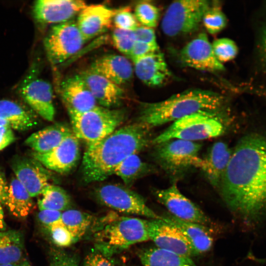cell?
<instances>
[{
  "instance_id": "7a4b0ae2",
  "label": "cell",
  "mask_w": 266,
  "mask_h": 266,
  "mask_svg": "<svg viewBox=\"0 0 266 266\" xmlns=\"http://www.w3.org/2000/svg\"><path fill=\"white\" fill-rule=\"evenodd\" d=\"M150 129L136 122L117 129L102 139L87 145L81 166L84 182L106 179L125 159L146 148L152 140Z\"/></svg>"
},
{
  "instance_id": "f546056e",
  "label": "cell",
  "mask_w": 266,
  "mask_h": 266,
  "mask_svg": "<svg viewBox=\"0 0 266 266\" xmlns=\"http://www.w3.org/2000/svg\"><path fill=\"white\" fill-rule=\"evenodd\" d=\"M41 195L42 198L37 201L40 210L65 211L68 210L71 205L69 196L60 186L49 184L44 188Z\"/></svg>"
},
{
  "instance_id": "f6af8a7d",
  "label": "cell",
  "mask_w": 266,
  "mask_h": 266,
  "mask_svg": "<svg viewBox=\"0 0 266 266\" xmlns=\"http://www.w3.org/2000/svg\"><path fill=\"white\" fill-rule=\"evenodd\" d=\"M15 140L12 129L9 126L0 127V151Z\"/></svg>"
},
{
  "instance_id": "d4e9b609",
  "label": "cell",
  "mask_w": 266,
  "mask_h": 266,
  "mask_svg": "<svg viewBox=\"0 0 266 266\" xmlns=\"http://www.w3.org/2000/svg\"><path fill=\"white\" fill-rule=\"evenodd\" d=\"M0 118L19 131L29 130L37 123L36 114L30 107L6 99L0 100Z\"/></svg>"
},
{
  "instance_id": "d6986e66",
  "label": "cell",
  "mask_w": 266,
  "mask_h": 266,
  "mask_svg": "<svg viewBox=\"0 0 266 266\" xmlns=\"http://www.w3.org/2000/svg\"><path fill=\"white\" fill-rule=\"evenodd\" d=\"M60 90L61 97L67 110L84 112L98 105L80 74L64 79L61 84Z\"/></svg>"
},
{
  "instance_id": "2e32d148",
  "label": "cell",
  "mask_w": 266,
  "mask_h": 266,
  "mask_svg": "<svg viewBox=\"0 0 266 266\" xmlns=\"http://www.w3.org/2000/svg\"><path fill=\"white\" fill-rule=\"evenodd\" d=\"M87 5L81 0H38L33 5V13L41 24L57 25L71 20Z\"/></svg>"
},
{
  "instance_id": "1f68e13d",
  "label": "cell",
  "mask_w": 266,
  "mask_h": 266,
  "mask_svg": "<svg viewBox=\"0 0 266 266\" xmlns=\"http://www.w3.org/2000/svg\"><path fill=\"white\" fill-rule=\"evenodd\" d=\"M62 220L75 242L86 233L92 222L93 217L79 210L68 209L62 212Z\"/></svg>"
},
{
  "instance_id": "484cf974",
  "label": "cell",
  "mask_w": 266,
  "mask_h": 266,
  "mask_svg": "<svg viewBox=\"0 0 266 266\" xmlns=\"http://www.w3.org/2000/svg\"><path fill=\"white\" fill-rule=\"evenodd\" d=\"M162 219L180 229L190 242L197 254L205 252L211 248L213 238L207 226L184 221L171 214L162 216Z\"/></svg>"
},
{
  "instance_id": "5b68a950",
  "label": "cell",
  "mask_w": 266,
  "mask_h": 266,
  "mask_svg": "<svg viewBox=\"0 0 266 266\" xmlns=\"http://www.w3.org/2000/svg\"><path fill=\"white\" fill-rule=\"evenodd\" d=\"M147 221L121 217L110 221L96 233L97 248L104 256H110L149 240Z\"/></svg>"
},
{
  "instance_id": "b9f144b4",
  "label": "cell",
  "mask_w": 266,
  "mask_h": 266,
  "mask_svg": "<svg viewBox=\"0 0 266 266\" xmlns=\"http://www.w3.org/2000/svg\"><path fill=\"white\" fill-rule=\"evenodd\" d=\"M257 53L260 64L266 71V20L261 27L257 41Z\"/></svg>"
},
{
  "instance_id": "e0dca14e",
  "label": "cell",
  "mask_w": 266,
  "mask_h": 266,
  "mask_svg": "<svg viewBox=\"0 0 266 266\" xmlns=\"http://www.w3.org/2000/svg\"><path fill=\"white\" fill-rule=\"evenodd\" d=\"M180 59L184 66L198 70L216 71L225 69L215 56L212 45L204 33H200L182 49Z\"/></svg>"
},
{
  "instance_id": "c3c4849f",
  "label": "cell",
  "mask_w": 266,
  "mask_h": 266,
  "mask_svg": "<svg viewBox=\"0 0 266 266\" xmlns=\"http://www.w3.org/2000/svg\"><path fill=\"white\" fill-rule=\"evenodd\" d=\"M258 95L261 96L266 100V85L261 87L259 89L255 91Z\"/></svg>"
},
{
  "instance_id": "6da1fadb",
  "label": "cell",
  "mask_w": 266,
  "mask_h": 266,
  "mask_svg": "<svg viewBox=\"0 0 266 266\" xmlns=\"http://www.w3.org/2000/svg\"><path fill=\"white\" fill-rule=\"evenodd\" d=\"M219 187L229 209L244 222L255 223L266 214V134L240 138Z\"/></svg>"
},
{
  "instance_id": "e575fe53",
  "label": "cell",
  "mask_w": 266,
  "mask_h": 266,
  "mask_svg": "<svg viewBox=\"0 0 266 266\" xmlns=\"http://www.w3.org/2000/svg\"><path fill=\"white\" fill-rule=\"evenodd\" d=\"M211 45L215 56L221 63L233 59L238 53L235 42L228 38L217 39Z\"/></svg>"
},
{
  "instance_id": "3957f363",
  "label": "cell",
  "mask_w": 266,
  "mask_h": 266,
  "mask_svg": "<svg viewBox=\"0 0 266 266\" xmlns=\"http://www.w3.org/2000/svg\"><path fill=\"white\" fill-rule=\"evenodd\" d=\"M222 95L208 90L191 89L156 102H142L137 122L150 128L201 112H216L224 106Z\"/></svg>"
},
{
  "instance_id": "f35d334b",
  "label": "cell",
  "mask_w": 266,
  "mask_h": 266,
  "mask_svg": "<svg viewBox=\"0 0 266 266\" xmlns=\"http://www.w3.org/2000/svg\"><path fill=\"white\" fill-rule=\"evenodd\" d=\"M50 266H78V261L74 255L55 251L52 255Z\"/></svg>"
},
{
  "instance_id": "60d3db41",
  "label": "cell",
  "mask_w": 266,
  "mask_h": 266,
  "mask_svg": "<svg viewBox=\"0 0 266 266\" xmlns=\"http://www.w3.org/2000/svg\"><path fill=\"white\" fill-rule=\"evenodd\" d=\"M62 212L53 210H40L37 215L39 222L46 228L58 224H63L62 220Z\"/></svg>"
},
{
  "instance_id": "52a82bcc",
  "label": "cell",
  "mask_w": 266,
  "mask_h": 266,
  "mask_svg": "<svg viewBox=\"0 0 266 266\" xmlns=\"http://www.w3.org/2000/svg\"><path fill=\"white\" fill-rule=\"evenodd\" d=\"M210 6L206 0H180L173 1L166 10L161 23L163 33L169 36L195 31Z\"/></svg>"
},
{
  "instance_id": "ffe728a7",
  "label": "cell",
  "mask_w": 266,
  "mask_h": 266,
  "mask_svg": "<svg viewBox=\"0 0 266 266\" xmlns=\"http://www.w3.org/2000/svg\"><path fill=\"white\" fill-rule=\"evenodd\" d=\"M132 60L136 76L148 86H161L171 75L161 51Z\"/></svg>"
},
{
  "instance_id": "277c9868",
  "label": "cell",
  "mask_w": 266,
  "mask_h": 266,
  "mask_svg": "<svg viewBox=\"0 0 266 266\" xmlns=\"http://www.w3.org/2000/svg\"><path fill=\"white\" fill-rule=\"evenodd\" d=\"M67 111L73 134L87 145L111 134L124 122L127 116L125 110L100 105L84 112Z\"/></svg>"
},
{
  "instance_id": "8d00e7d4",
  "label": "cell",
  "mask_w": 266,
  "mask_h": 266,
  "mask_svg": "<svg viewBox=\"0 0 266 266\" xmlns=\"http://www.w3.org/2000/svg\"><path fill=\"white\" fill-rule=\"evenodd\" d=\"M113 23L115 28L133 31L138 26L135 17L128 7L118 9L115 15Z\"/></svg>"
},
{
  "instance_id": "d590c367",
  "label": "cell",
  "mask_w": 266,
  "mask_h": 266,
  "mask_svg": "<svg viewBox=\"0 0 266 266\" xmlns=\"http://www.w3.org/2000/svg\"><path fill=\"white\" fill-rule=\"evenodd\" d=\"M113 45L120 53L129 57L136 41L134 32L115 28L112 33Z\"/></svg>"
},
{
  "instance_id": "5bb4252c",
  "label": "cell",
  "mask_w": 266,
  "mask_h": 266,
  "mask_svg": "<svg viewBox=\"0 0 266 266\" xmlns=\"http://www.w3.org/2000/svg\"><path fill=\"white\" fill-rule=\"evenodd\" d=\"M31 157L49 170L67 173L75 167L80 158L78 139L72 133L50 152L43 154L33 152Z\"/></svg>"
},
{
  "instance_id": "4dcf8cb0",
  "label": "cell",
  "mask_w": 266,
  "mask_h": 266,
  "mask_svg": "<svg viewBox=\"0 0 266 266\" xmlns=\"http://www.w3.org/2000/svg\"><path fill=\"white\" fill-rule=\"evenodd\" d=\"M150 170L149 165L143 162L137 154H133L122 161L116 167L113 174L119 176L126 186H130Z\"/></svg>"
},
{
  "instance_id": "681fc988",
  "label": "cell",
  "mask_w": 266,
  "mask_h": 266,
  "mask_svg": "<svg viewBox=\"0 0 266 266\" xmlns=\"http://www.w3.org/2000/svg\"><path fill=\"white\" fill-rule=\"evenodd\" d=\"M17 266H32V265L27 259H23Z\"/></svg>"
},
{
  "instance_id": "816d5d0a",
  "label": "cell",
  "mask_w": 266,
  "mask_h": 266,
  "mask_svg": "<svg viewBox=\"0 0 266 266\" xmlns=\"http://www.w3.org/2000/svg\"><path fill=\"white\" fill-rule=\"evenodd\" d=\"M0 266H17L14 265H11V264H5V265H0Z\"/></svg>"
},
{
  "instance_id": "7402d4cb",
  "label": "cell",
  "mask_w": 266,
  "mask_h": 266,
  "mask_svg": "<svg viewBox=\"0 0 266 266\" xmlns=\"http://www.w3.org/2000/svg\"><path fill=\"white\" fill-rule=\"evenodd\" d=\"M80 75L100 106L112 108L121 104L124 97L121 87L89 69Z\"/></svg>"
},
{
  "instance_id": "7bdbcfd3",
  "label": "cell",
  "mask_w": 266,
  "mask_h": 266,
  "mask_svg": "<svg viewBox=\"0 0 266 266\" xmlns=\"http://www.w3.org/2000/svg\"><path fill=\"white\" fill-rule=\"evenodd\" d=\"M133 32L136 41L152 44L157 43L155 33L153 28L138 26Z\"/></svg>"
},
{
  "instance_id": "7dc6e473",
  "label": "cell",
  "mask_w": 266,
  "mask_h": 266,
  "mask_svg": "<svg viewBox=\"0 0 266 266\" xmlns=\"http://www.w3.org/2000/svg\"><path fill=\"white\" fill-rule=\"evenodd\" d=\"M6 224L4 219V212L1 204H0V231L5 230Z\"/></svg>"
},
{
  "instance_id": "9a60e30c",
  "label": "cell",
  "mask_w": 266,
  "mask_h": 266,
  "mask_svg": "<svg viewBox=\"0 0 266 266\" xmlns=\"http://www.w3.org/2000/svg\"><path fill=\"white\" fill-rule=\"evenodd\" d=\"M11 166L15 177L32 198L41 195L52 179L50 170L32 157L16 156Z\"/></svg>"
},
{
  "instance_id": "bcb514c9",
  "label": "cell",
  "mask_w": 266,
  "mask_h": 266,
  "mask_svg": "<svg viewBox=\"0 0 266 266\" xmlns=\"http://www.w3.org/2000/svg\"><path fill=\"white\" fill-rule=\"evenodd\" d=\"M9 185L3 173L0 170V204L5 205L8 191Z\"/></svg>"
},
{
  "instance_id": "ab89813d",
  "label": "cell",
  "mask_w": 266,
  "mask_h": 266,
  "mask_svg": "<svg viewBox=\"0 0 266 266\" xmlns=\"http://www.w3.org/2000/svg\"><path fill=\"white\" fill-rule=\"evenodd\" d=\"M159 51L160 50L158 43L152 44L135 41L129 58L133 60Z\"/></svg>"
},
{
  "instance_id": "83f0119b",
  "label": "cell",
  "mask_w": 266,
  "mask_h": 266,
  "mask_svg": "<svg viewBox=\"0 0 266 266\" xmlns=\"http://www.w3.org/2000/svg\"><path fill=\"white\" fill-rule=\"evenodd\" d=\"M24 237L18 230L0 231V265L17 266L24 259Z\"/></svg>"
},
{
  "instance_id": "4316f807",
  "label": "cell",
  "mask_w": 266,
  "mask_h": 266,
  "mask_svg": "<svg viewBox=\"0 0 266 266\" xmlns=\"http://www.w3.org/2000/svg\"><path fill=\"white\" fill-rule=\"evenodd\" d=\"M5 206L13 216L20 219L26 218L34 208L29 192L15 177L10 180Z\"/></svg>"
},
{
  "instance_id": "ba28073f",
  "label": "cell",
  "mask_w": 266,
  "mask_h": 266,
  "mask_svg": "<svg viewBox=\"0 0 266 266\" xmlns=\"http://www.w3.org/2000/svg\"><path fill=\"white\" fill-rule=\"evenodd\" d=\"M154 157L166 171L178 173L191 167L200 168L202 159L199 157L200 143L182 139H171L156 145Z\"/></svg>"
},
{
  "instance_id": "603a6c76",
  "label": "cell",
  "mask_w": 266,
  "mask_h": 266,
  "mask_svg": "<svg viewBox=\"0 0 266 266\" xmlns=\"http://www.w3.org/2000/svg\"><path fill=\"white\" fill-rule=\"evenodd\" d=\"M232 154V151L226 143L218 141L213 144L202 159L200 168L213 186H219Z\"/></svg>"
},
{
  "instance_id": "836d02e7",
  "label": "cell",
  "mask_w": 266,
  "mask_h": 266,
  "mask_svg": "<svg viewBox=\"0 0 266 266\" xmlns=\"http://www.w3.org/2000/svg\"><path fill=\"white\" fill-rule=\"evenodd\" d=\"M202 21L208 32L212 34L222 31L227 24L225 14L218 6H210L204 13Z\"/></svg>"
},
{
  "instance_id": "74e56055",
  "label": "cell",
  "mask_w": 266,
  "mask_h": 266,
  "mask_svg": "<svg viewBox=\"0 0 266 266\" xmlns=\"http://www.w3.org/2000/svg\"><path fill=\"white\" fill-rule=\"evenodd\" d=\"M55 244L60 247H67L74 242L73 236L63 224L53 225L47 228Z\"/></svg>"
},
{
  "instance_id": "7c38bea8",
  "label": "cell",
  "mask_w": 266,
  "mask_h": 266,
  "mask_svg": "<svg viewBox=\"0 0 266 266\" xmlns=\"http://www.w3.org/2000/svg\"><path fill=\"white\" fill-rule=\"evenodd\" d=\"M149 239L157 248L187 257L197 255L182 231L176 226L163 220L147 221Z\"/></svg>"
},
{
  "instance_id": "ac0fdd59",
  "label": "cell",
  "mask_w": 266,
  "mask_h": 266,
  "mask_svg": "<svg viewBox=\"0 0 266 266\" xmlns=\"http://www.w3.org/2000/svg\"><path fill=\"white\" fill-rule=\"evenodd\" d=\"M118 9L97 4L87 5L82 9L76 23L85 40L96 37L109 29Z\"/></svg>"
},
{
  "instance_id": "f907efd6",
  "label": "cell",
  "mask_w": 266,
  "mask_h": 266,
  "mask_svg": "<svg viewBox=\"0 0 266 266\" xmlns=\"http://www.w3.org/2000/svg\"><path fill=\"white\" fill-rule=\"evenodd\" d=\"M9 126V124L4 120L0 118V127Z\"/></svg>"
},
{
  "instance_id": "9c48e42d",
  "label": "cell",
  "mask_w": 266,
  "mask_h": 266,
  "mask_svg": "<svg viewBox=\"0 0 266 266\" xmlns=\"http://www.w3.org/2000/svg\"><path fill=\"white\" fill-rule=\"evenodd\" d=\"M86 42L76 21L70 20L54 25L44 39V46L51 62L59 65L77 53Z\"/></svg>"
},
{
  "instance_id": "44dd1931",
  "label": "cell",
  "mask_w": 266,
  "mask_h": 266,
  "mask_svg": "<svg viewBox=\"0 0 266 266\" xmlns=\"http://www.w3.org/2000/svg\"><path fill=\"white\" fill-rule=\"evenodd\" d=\"M89 69L120 87L131 81L134 71L129 60L119 54L99 58L92 63Z\"/></svg>"
},
{
  "instance_id": "8992f818",
  "label": "cell",
  "mask_w": 266,
  "mask_h": 266,
  "mask_svg": "<svg viewBox=\"0 0 266 266\" xmlns=\"http://www.w3.org/2000/svg\"><path fill=\"white\" fill-rule=\"evenodd\" d=\"M216 112H201L177 120L160 134L152 139L158 145L173 139L194 141L217 137L224 132L223 123Z\"/></svg>"
},
{
  "instance_id": "8fae6325",
  "label": "cell",
  "mask_w": 266,
  "mask_h": 266,
  "mask_svg": "<svg viewBox=\"0 0 266 266\" xmlns=\"http://www.w3.org/2000/svg\"><path fill=\"white\" fill-rule=\"evenodd\" d=\"M21 97L29 107L44 119L52 121L55 116L53 93L51 84L39 77L33 66L18 87Z\"/></svg>"
},
{
  "instance_id": "ee69618b",
  "label": "cell",
  "mask_w": 266,
  "mask_h": 266,
  "mask_svg": "<svg viewBox=\"0 0 266 266\" xmlns=\"http://www.w3.org/2000/svg\"><path fill=\"white\" fill-rule=\"evenodd\" d=\"M84 266H115L106 256L100 253H92L88 255L85 261Z\"/></svg>"
},
{
  "instance_id": "d6a6232c",
  "label": "cell",
  "mask_w": 266,
  "mask_h": 266,
  "mask_svg": "<svg viewBox=\"0 0 266 266\" xmlns=\"http://www.w3.org/2000/svg\"><path fill=\"white\" fill-rule=\"evenodd\" d=\"M134 15L137 21L143 26L153 28L157 26L160 10L150 1H141L136 4Z\"/></svg>"
},
{
  "instance_id": "cb8c5ba5",
  "label": "cell",
  "mask_w": 266,
  "mask_h": 266,
  "mask_svg": "<svg viewBox=\"0 0 266 266\" xmlns=\"http://www.w3.org/2000/svg\"><path fill=\"white\" fill-rule=\"evenodd\" d=\"M73 133L63 123H55L33 133L25 140V144L38 153L50 152Z\"/></svg>"
},
{
  "instance_id": "30bf717a",
  "label": "cell",
  "mask_w": 266,
  "mask_h": 266,
  "mask_svg": "<svg viewBox=\"0 0 266 266\" xmlns=\"http://www.w3.org/2000/svg\"><path fill=\"white\" fill-rule=\"evenodd\" d=\"M96 196L102 204L118 211L151 219L162 218L147 205L142 197L126 186L107 184L97 189Z\"/></svg>"
},
{
  "instance_id": "4fadbf2b",
  "label": "cell",
  "mask_w": 266,
  "mask_h": 266,
  "mask_svg": "<svg viewBox=\"0 0 266 266\" xmlns=\"http://www.w3.org/2000/svg\"><path fill=\"white\" fill-rule=\"evenodd\" d=\"M157 200L164 205L172 216L184 221L209 225L211 221L194 202L183 195L176 184L154 192Z\"/></svg>"
},
{
  "instance_id": "f1b7e54d",
  "label": "cell",
  "mask_w": 266,
  "mask_h": 266,
  "mask_svg": "<svg viewBox=\"0 0 266 266\" xmlns=\"http://www.w3.org/2000/svg\"><path fill=\"white\" fill-rule=\"evenodd\" d=\"M138 256L143 266H197L190 257L157 247L142 250Z\"/></svg>"
}]
</instances>
